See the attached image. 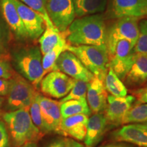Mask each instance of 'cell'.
<instances>
[{"mask_svg":"<svg viewBox=\"0 0 147 147\" xmlns=\"http://www.w3.org/2000/svg\"><path fill=\"white\" fill-rule=\"evenodd\" d=\"M134 46L126 40L118 42L115 52L109 57V67L121 80H124L133 63L135 53Z\"/></svg>","mask_w":147,"mask_h":147,"instance_id":"10","label":"cell"},{"mask_svg":"<svg viewBox=\"0 0 147 147\" xmlns=\"http://www.w3.org/2000/svg\"><path fill=\"white\" fill-rule=\"evenodd\" d=\"M104 82L106 91L110 95L117 97H124L127 95V89L125 85L110 67Z\"/></svg>","mask_w":147,"mask_h":147,"instance_id":"25","label":"cell"},{"mask_svg":"<svg viewBox=\"0 0 147 147\" xmlns=\"http://www.w3.org/2000/svg\"><path fill=\"white\" fill-rule=\"evenodd\" d=\"M3 102H4V98L3 97L0 96V108L2 106Z\"/></svg>","mask_w":147,"mask_h":147,"instance_id":"40","label":"cell"},{"mask_svg":"<svg viewBox=\"0 0 147 147\" xmlns=\"http://www.w3.org/2000/svg\"><path fill=\"white\" fill-rule=\"evenodd\" d=\"M146 87H147V83H146Z\"/></svg>","mask_w":147,"mask_h":147,"instance_id":"43","label":"cell"},{"mask_svg":"<svg viewBox=\"0 0 147 147\" xmlns=\"http://www.w3.org/2000/svg\"><path fill=\"white\" fill-rule=\"evenodd\" d=\"M124 81L130 87L141 86L147 82V55L135 53L133 63Z\"/></svg>","mask_w":147,"mask_h":147,"instance_id":"19","label":"cell"},{"mask_svg":"<svg viewBox=\"0 0 147 147\" xmlns=\"http://www.w3.org/2000/svg\"><path fill=\"white\" fill-rule=\"evenodd\" d=\"M19 1L39 13L45 20L46 27L48 26L55 28V27L51 22L47 11V4L49 0H19Z\"/></svg>","mask_w":147,"mask_h":147,"instance_id":"28","label":"cell"},{"mask_svg":"<svg viewBox=\"0 0 147 147\" xmlns=\"http://www.w3.org/2000/svg\"><path fill=\"white\" fill-rule=\"evenodd\" d=\"M1 115H2V112H1V110H0V117H1Z\"/></svg>","mask_w":147,"mask_h":147,"instance_id":"42","label":"cell"},{"mask_svg":"<svg viewBox=\"0 0 147 147\" xmlns=\"http://www.w3.org/2000/svg\"><path fill=\"white\" fill-rule=\"evenodd\" d=\"M106 27L101 14L84 16L74 19L64 32H61L69 45H106Z\"/></svg>","mask_w":147,"mask_h":147,"instance_id":"1","label":"cell"},{"mask_svg":"<svg viewBox=\"0 0 147 147\" xmlns=\"http://www.w3.org/2000/svg\"><path fill=\"white\" fill-rule=\"evenodd\" d=\"M3 119L8 126L12 142L16 147L28 142H36L44 136L33 123L29 110L8 112L3 115Z\"/></svg>","mask_w":147,"mask_h":147,"instance_id":"2","label":"cell"},{"mask_svg":"<svg viewBox=\"0 0 147 147\" xmlns=\"http://www.w3.org/2000/svg\"><path fill=\"white\" fill-rule=\"evenodd\" d=\"M10 80L7 99V106L11 111L29 110L34 97L38 93L35 87L24 77L15 73Z\"/></svg>","mask_w":147,"mask_h":147,"instance_id":"6","label":"cell"},{"mask_svg":"<svg viewBox=\"0 0 147 147\" xmlns=\"http://www.w3.org/2000/svg\"><path fill=\"white\" fill-rule=\"evenodd\" d=\"M88 85H89V82L83 81V80H75L72 89H71L68 94L61 100L60 102L63 103L66 101L71 100H79L87 99Z\"/></svg>","mask_w":147,"mask_h":147,"instance_id":"27","label":"cell"},{"mask_svg":"<svg viewBox=\"0 0 147 147\" xmlns=\"http://www.w3.org/2000/svg\"><path fill=\"white\" fill-rule=\"evenodd\" d=\"M136 100V97L131 95H127L124 97L108 95L105 117L108 125L113 126L122 125L125 116L134 105Z\"/></svg>","mask_w":147,"mask_h":147,"instance_id":"14","label":"cell"},{"mask_svg":"<svg viewBox=\"0 0 147 147\" xmlns=\"http://www.w3.org/2000/svg\"><path fill=\"white\" fill-rule=\"evenodd\" d=\"M71 140L65 137H60L55 139L46 147H70Z\"/></svg>","mask_w":147,"mask_h":147,"instance_id":"34","label":"cell"},{"mask_svg":"<svg viewBox=\"0 0 147 147\" xmlns=\"http://www.w3.org/2000/svg\"><path fill=\"white\" fill-rule=\"evenodd\" d=\"M15 73L6 60L0 59V78L10 79Z\"/></svg>","mask_w":147,"mask_h":147,"instance_id":"31","label":"cell"},{"mask_svg":"<svg viewBox=\"0 0 147 147\" xmlns=\"http://www.w3.org/2000/svg\"><path fill=\"white\" fill-rule=\"evenodd\" d=\"M109 125L103 113L93 114L89 118L87 134L84 140L86 147H95L102 140Z\"/></svg>","mask_w":147,"mask_h":147,"instance_id":"18","label":"cell"},{"mask_svg":"<svg viewBox=\"0 0 147 147\" xmlns=\"http://www.w3.org/2000/svg\"><path fill=\"white\" fill-rule=\"evenodd\" d=\"M56 71H60L76 80L89 82L94 75L84 67L79 59L69 51L60 55L55 63Z\"/></svg>","mask_w":147,"mask_h":147,"instance_id":"11","label":"cell"},{"mask_svg":"<svg viewBox=\"0 0 147 147\" xmlns=\"http://www.w3.org/2000/svg\"><path fill=\"white\" fill-rule=\"evenodd\" d=\"M134 52L147 55V19L139 21V36L134 47Z\"/></svg>","mask_w":147,"mask_h":147,"instance_id":"29","label":"cell"},{"mask_svg":"<svg viewBox=\"0 0 147 147\" xmlns=\"http://www.w3.org/2000/svg\"><path fill=\"white\" fill-rule=\"evenodd\" d=\"M76 16H84L102 13L105 10L108 0H71Z\"/></svg>","mask_w":147,"mask_h":147,"instance_id":"21","label":"cell"},{"mask_svg":"<svg viewBox=\"0 0 147 147\" xmlns=\"http://www.w3.org/2000/svg\"><path fill=\"white\" fill-rule=\"evenodd\" d=\"M75 80L60 71H52L46 74L40 81V90L53 98L65 97L74 84Z\"/></svg>","mask_w":147,"mask_h":147,"instance_id":"8","label":"cell"},{"mask_svg":"<svg viewBox=\"0 0 147 147\" xmlns=\"http://www.w3.org/2000/svg\"><path fill=\"white\" fill-rule=\"evenodd\" d=\"M147 122V104H135L125 116L122 125Z\"/></svg>","mask_w":147,"mask_h":147,"instance_id":"26","label":"cell"},{"mask_svg":"<svg viewBox=\"0 0 147 147\" xmlns=\"http://www.w3.org/2000/svg\"><path fill=\"white\" fill-rule=\"evenodd\" d=\"M3 34H4V32H3V27L1 26V22H0V50L2 49V47H3V39H4Z\"/></svg>","mask_w":147,"mask_h":147,"instance_id":"37","label":"cell"},{"mask_svg":"<svg viewBox=\"0 0 147 147\" xmlns=\"http://www.w3.org/2000/svg\"><path fill=\"white\" fill-rule=\"evenodd\" d=\"M110 138L115 142H125L138 147H147V130L138 123L126 124L112 132Z\"/></svg>","mask_w":147,"mask_h":147,"instance_id":"15","label":"cell"},{"mask_svg":"<svg viewBox=\"0 0 147 147\" xmlns=\"http://www.w3.org/2000/svg\"><path fill=\"white\" fill-rule=\"evenodd\" d=\"M139 21L138 18H121L107 27L106 46L109 57L114 54L116 45L121 40H127L135 46L139 36Z\"/></svg>","mask_w":147,"mask_h":147,"instance_id":"5","label":"cell"},{"mask_svg":"<svg viewBox=\"0 0 147 147\" xmlns=\"http://www.w3.org/2000/svg\"><path fill=\"white\" fill-rule=\"evenodd\" d=\"M19 14L29 38L36 40L46 29V23L39 13L32 10L19 0H12Z\"/></svg>","mask_w":147,"mask_h":147,"instance_id":"13","label":"cell"},{"mask_svg":"<svg viewBox=\"0 0 147 147\" xmlns=\"http://www.w3.org/2000/svg\"><path fill=\"white\" fill-rule=\"evenodd\" d=\"M38 98L46 134H57L65 137L61 128L63 118L61 113V102L43 96L40 93H38Z\"/></svg>","mask_w":147,"mask_h":147,"instance_id":"7","label":"cell"},{"mask_svg":"<svg viewBox=\"0 0 147 147\" xmlns=\"http://www.w3.org/2000/svg\"><path fill=\"white\" fill-rule=\"evenodd\" d=\"M142 127H144V129H146L147 130V122H145V123H138Z\"/></svg>","mask_w":147,"mask_h":147,"instance_id":"41","label":"cell"},{"mask_svg":"<svg viewBox=\"0 0 147 147\" xmlns=\"http://www.w3.org/2000/svg\"><path fill=\"white\" fill-rule=\"evenodd\" d=\"M108 93L104 82L96 76L89 82L87 92V101L91 113H103L107 107Z\"/></svg>","mask_w":147,"mask_h":147,"instance_id":"16","label":"cell"},{"mask_svg":"<svg viewBox=\"0 0 147 147\" xmlns=\"http://www.w3.org/2000/svg\"><path fill=\"white\" fill-rule=\"evenodd\" d=\"M100 147H134V145L125 142H115Z\"/></svg>","mask_w":147,"mask_h":147,"instance_id":"36","label":"cell"},{"mask_svg":"<svg viewBox=\"0 0 147 147\" xmlns=\"http://www.w3.org/2000/svg\"><path fill=\"white\" fill-rule=\"evenodd\" d=\"M108 16L113 18L147 16V0H110Z\"/></svg>","mask_w":147,"mask_h":147,"instance_id":"12","label":"cell"},{"mask_svg":"<svg viewBox=\"0 0 147 147\" xmlns=\"http://www.w3.org/2000/svg\"><path fill=\"white\" fill-rule=\"evenodd\" d=\"M70 147H86V146L82 144H81L80 142H77V141L74 140H71Z\"/></svg>","mask_w":147,"mask_h":147,"instance_id":"38","label":"cell"},{"mask_svg":"<svg viewBox=\"0 0 147 147\" xmlns=\"http://www.w3.org/2000/svg\"><path fill=\"white\" fill-rule=\"evenodd\" d=\"M69 45L63 38L53 50L43 55L42 57V67L44 69L45 76L52 71H56L55 63L60 55L64 51H67Z\"/></svg>","mask_w":147,"mask_h":147,"instance_id":"24","label":"cell"},{"mask_svg":"<svg viewBox=\"0 0 147 147\" xmlns=\"http://www.w3.org/2000/svg\"><path fill=\"white\" fill-rule=\"evenodd\" d=\"M131 92L137 99L136 104H147V87L137 89Z\"/></svg>","mask_w":147,"mask_h":147,"instance_id":"33","label":"cell"},{"mask_svg":"<svg viewBox=\"0 0 147 147\" xmlns=\"http://www.w3.org/2000/svg\"><path fill=\"white\" fill-rule=\"evenodd\" d=\"M63 38H65L63 36V34L56 27L53 28L51 27H46L45 32L39 38L40 49L42 55H45L53 50Z\"/></svg>","mask_w":147,"mask_h":147,"instance_id":"22","label":"cell"},{"mask_svg":"<svg viewBox=\"0 0 147 147\" xmlns=\"http://www.w3.org/2000/svg\"><path fill=\"white\" fill-rule=\"evenodd\" d=\"M14 63L19 74L37 88L45 76L40 48L29 47L17 51L14 54Z\"/></svg>","mask_w":147,"mask_h":147,"instance_id":"3","label":"cell"},{"mask_svg":"<svg viewBox=\"0 0 147 147\" xmlns=\"http://www.w3.org/2000/svg\"><path fill=\"white\" fill-rule=\"evenodd\" d=\"M67 51L76 55L94 76L104 81L109 68V57L106 45H69Z\"/></svg>","mask_w":147,"mask_h":147,"instance_id":"4","label":"cell"},{"mask_svg":"<svg viewBox=\"0 0 147 147\" xmlns=\"http://www.w3.org/2000/svg\"><path fill=\"white\" fill-rule=\"evenodd\" d=\"M61 113L62 118L65 119L76 115L90 116L91 111L88 105L87 99L71 100L61 103Z\"/></svg>","mask_w":147,"mask_h":147,"instance_id":"23","label":"cell"},{"mask_svg":"<svg viewBox=\"0 0 147 147\" xmlns=\"http://www.w3.org/2000/svg\"><path fill=\"white\" fill-rule=\"evenodd\" d=\"M20 147H38L36 142H28Z\"/></svg>","mask_w":147,"mask_h":147,"instance_id":"39","label":"cell"},{"mask_svg":"<svg viewBox=\"0 0 147 147\" xmlns=\"http://www.w3.org/2000/svg\"><path fill=\"white\" fill-rule=\"evenodd\" d=\"M88 120V116L84 115H74L62 119L61 128L65 136L84 141L87 134Z\"/></svg>","mask_w":147,"mask_h":147,"instance_id":"20","label":"cell"},{"mask_svg":"<svg viewBox=\"0 0 147 147\" xmlns=\"http://www.w3.org/2000/svg\"><path fill=\"white\" fill-rule=\"evenodd\" d=\"M10 85V79L0 78V96L4 97L8 95Z\"/></svg>","mask_w":147,"mask_h":147,"instance_id":"35","label":"cell"},{"mask_svg":"<svg viewBox=\"0 0 147 147\" xmlns=\"http://www.w3.org/2000/svg\"><path fill=\"white\" fill-rule=\"evenodd\" d=\"M0 147H9L8 133L2 121H0Z\"/></svg>","mask_w":147,"mask_h":147,"instance_id":"32","label":"cell"},{"mask_svg":"<svg viewBox=\"0 0 147 147\" xmlns=\"http://www.w3.org/2000/svg\"><path fill=\"white\" fill-rule=\"evenodd\" d=\"M38 93L34 97L32 104H31L30 107L29 108V113L30 115L31 119L34 123V124L42 134L44 135L46 134L45 126H44L43 121H42L41 110H40V106L39 102H38Z\"/></svg>","mask_w":147,"mask_h":147,"instance_id":"30","label":"cell"},{"mask_svg":"<svg viewBox=\"0 0 147 147\" xmlns=\"http://www.w3.org/2000/svg\"><path fill=\"white\" fill-rule=\"evenodd\" d=\"M47 11L53 25L60 32H65L76 17L71 0H49Z\"/></svg>","mask_w":147,"mask_h":147,"instance_id":"9","label":"cell"},{"mask_svg":"<svg viewBox=\"0 0 147 147\" xmlns=\"http://www.w3.org/2000/svg\"><path fill=\"white\" fill-rule=\"evenodd\" d=\"M0 7L3 17L16 38L21 40L28 38L22 20L12 0H0Z\"/></svg>","mask_w":147,"mask_h":147,"instance_id":"17","label":"cell"}]
</instances>
